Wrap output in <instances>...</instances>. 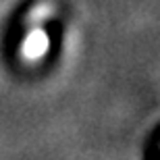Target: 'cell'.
I'll return each mask as SVG.
<instances>
[{"label": "cell", "mask_w": 160, "mask_h": 160, "mask_svg": "<svg viewBox=\"0 0 160 160\" xmlns=\"http://www.w3.org/2000/svg\"><path fill=\"white\" fill-rule=\"evenodd\" d=\"M56 15V4L52 0H38L27 11L25 33L19 44V58L25 65H38L50 50V36L44 25Z\"/></svg>", "instance_id": "1"}]
</instances>
